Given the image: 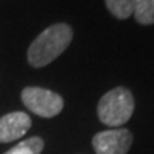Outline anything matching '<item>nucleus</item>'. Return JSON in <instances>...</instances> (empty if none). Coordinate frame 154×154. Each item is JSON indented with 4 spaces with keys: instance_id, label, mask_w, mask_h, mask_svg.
Listing matches in <instances>:
<instances>
[{
    "instance_id": "f257e3e1",
    "label": "nucleus",
    "mask_w": 154,
    "mask_h": 154,
    "mask_svg": "<svg viewBox=\"0 0 154 154\" xmlns=\"http://www.w3.org/2000/svg\"><path fill=\"white\" fill-rule=\"evenodd\" d=\"M73 40V30L66 23H56L43 30L34 38L27 50V61L34 69H40L56 60Z\"/></svg>"
},
{
    "instance_id": "f03ea898",
    "label": "nucleus",
    "mask_w": 154,
    "mask_h": 154,
    "mask_svg": "<svg viewBox=\"0 0 154 154\" xmlns=\"http://www.w3.org/2000/svg\"><path fill=\"white\" fill-rule=\"evenodd\" d=\"M134 113V97L126 87H116L100 99L97 116L100 121L110 127L126 124Z\"/></svg>"
},
{
    "instance_id": "7ed1b4c3",
    "label": "nucleus",
    "mask_w": 154,
    "mask_h": 154,
    "mask_svg": "<svg viewBox=\"0 0 154 154\" xmlns=\"http://www.w3.org/2000/svg\"><path fill=\"white\" fill-rule=\"evenodd\" d=\"M23 104L33 114L50 119L63 110V97L60 94L43 87H26L22 91Z\"/></svg>"
},
{
    "instance_id": "20e7f679",
    "label": "nucleus",
    "mask_w": 154,
    "mask_h": 154,
    "mask_svg": "<svg viewBox=\"0 0 154 154\" xmlns=\"http://www.w3.org/2000/svg\"><path fill=\"white\" fill-rule=\"evenodd\" d=\"M96 154H127L133 144V134L127 128H110L93 137Z\"/></svg>"
},
{
    "instance_id": "39448f33",
    "label": "nucleus",
    "mask_w": 154,
    "mask_h": 154,
    "mask_svg": "<svg viewBox=\"0 0 154 154\" xmlns=\"http://www.w3.org/2000/svg\"><path fill=\"white\" fill-rule=\"evenodd\" d=\"M32 127L30 116L23 111H13L0 117V143H10L22 138Z\"/></svg>"
},
{
    "instance_id": "423d86ee",
    "label": "nucleus",
    "mask_w": 154,
    "mask_h": 154,
    "mask_svg": "<svg viewBox=\"0 0 154 154\" xmlns=\"http://www.w3.org/2000/svg\"><path fill=\"white\" fill-rule=\"evenodd\" d=\"M141 0H106L107 10L120 20L128 19L134 14Z\"/></svg>"
},
{
    "instance_id": "0eeeda50",
    "label": "nucleus",
    "mask_w": 154,
    "mask_h": 154,
    "mask_svg": "<svg viewBox=\"0 0 154 154\" xmlns=\"http://www.w3.org/2000/svg\"><path fill=\"white\" fill-rule=\"evenodd\" d=\"M44 149V141L40 137L34 136V137L26 138L16 144L14 147H11L9 151L3 154H40Z\"/></svg>"
},
{
    "instance_id": "6e6552de",
    "label": "nucleus",
    "mask_w": 154,
    "mask_h": 154,
    "mask_svg": "<svg viewBox=\"0 0 154 154\" xmlns=\"http://www.w3.org/2000/svg\"><path fill=\"white\" fill-rule=\"evenodd\" d=\"M134 19L143 26L154 24V0H141L134 11Z\"/></svg>"
}]
</instances>
